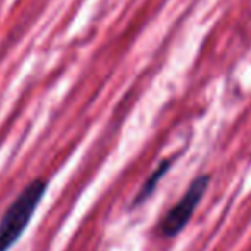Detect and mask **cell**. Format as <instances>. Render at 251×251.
Instances as JSON below:
<instances>
[{"mask_svg": "<svg viewBox=\"0 0 251 251\" xmlns=\"http://www.w3.org/2000/svg\"><path fill=\"white\" fill-rule=\"evenodd\" d=\"M173 161H175V159H166V161H162L161 164L155 168V171L146 179V183L142 185V188H140L139 193L135 195V199H133V201H132V207H139V205H142L144 201H146L152 195V193H154L157 183L164 178V175L169 171V168L173 166Z\"/></svg>", "mask_w": 251, "mask_h": 251, "instance_id": "obj_3", "label": "cell"}, {"mask_svg": "<svg viewBox=\"0 0 251 251\" xmlns=\"http://www.w3.org/2000/svg\"><path fill=\"white\" fill-rule=\"evenodd\" d=\"M47 192V181L41 178L33 179L10 203L3 217L0 219V251H9L24 234L27 224L33 219L41 199Z\"/></svg>", "mask_w": 251, "mask_h": 251, "instance_id": "obj_1", "label": "cell"}, {"mask_svg": "<svg viewBox=\"0 0 251 251\" xmlns=\"http://www.w3.org/2000/svg\"><path fill=\"white\" fill-rule=\"evenodd\" d=\"M208 183H210V176L208 175L197 176L190 183L185 195L179 199L178 203L166 212L161 224H159V231H161V234L164 238H176L186 227V224L192 221L195 208L199 207L200 200L203 199L205 192H207Z\"/></svg>", "mask_w": 251, "mask_h": 251, "instance_id": "obj_2", "label": "cell"}]
</instances>
